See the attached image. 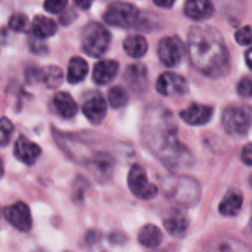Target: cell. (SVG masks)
<instances>
[{
    "label": "cell",
    "mask_w": 252,
    "mask_h": 252,
    "mask_svg": "<svg viewBox=\"0 0 252 252\" xmlns=\"http://www.w3.org/2000/svg\"><path fill=\"white\" fill-rule=\"evenodd\" d=\"M142 137L148 149L169 169H186L192 164L191 152L179 140L174 115L164 106H153L145 112Z\"/></svg>",
    "instance_id": "6da1fadb"
},
{
    "label": "cell",
    "mask_w": 252,
    "mask_h": 252,
    "mask_svg": "<svg viewBox=\"0 0 252 252\" xmlns=\"http://www.w3.org/2000/svg\"><path fill=\"white\" fill-rule=\"evenodd\" d=\"M187 53L203 75L220 79L230 71V53L220 31L212 26H193L189 32Z\"/></svg>",
    "instance_id": "7a4b0ae2"
},
{
    "label": "cell",
    "mask_w": 252,
    "mask_h": 252,
    "mask_svg": "<svg viewBox=\"0 0 252 252\" xmlns=\"http://www.w3.org/2000/svg\"><path fill=\"white\" fill-rule=\"evenodd\" d=\"M165 194L181 206H194L201 198V189L196 180L187 176L169 177L162 184Z\"/></svg>",
    "instance_id": "3957f363"
},
{
    "label": "cell",
    "mask_w": 252,
    "mask_h": 252,
    "mask_svg": "<svg viewBox=\"0 0 252 252\" xmlns=\"http://www.w3.org/2000/svg\"><path fill=\"white\" fill-rule=\"evenodd\" d=\"M111 42V33L103 25L89 22L81 33V47L88 56L97 58L106 51Z\"/></svg>",
    "instance_id": "277c9868"
},
{
    "label": "cell",
    "mask_w": 252,
    "mask_h": 252,
    "mask_svg": "<svg viewBox=\"0 0 252 252\" xmlns=\"http://www.w3.org/2000/svg\"><path fill=\"white\" fill-rule=\"evenodd\" d=\"M221 123L233 137H244L252 127V108L244 105L229 106L224 110Z\"/></svg>",
    "instance_id": "5b68a950"
},
{
    "label": "cell",
    "mask_w": 252,
    "mask_h": 252,
    "mask_svg": "<svg viewBox=\"0 0 252 252\" xmlns=\"http://www.w3.org/2000/svg\"><path fill=\"white\" fill-rule=\"evenodd\" d=\"M138 19H139V11L137 7L126 1L111 2L103 14V20L106 24L122 29H129L134 26Z\"/></svg>",
    "instance_id": "8992f818"
},
{
    "label": "cell",
    "mask_w": 252,
    "mask_h": 252,
    "mask_svg": "<svg viewBox=\"0 0 252 252\" xmlns=\"http://www.w3.org/2000/svg\"><path fill=\"white\" fill-rule=\"evenodd\" d=\"M128 187L135 197L140 199H153L158 194V187L149 182L144 167L135 164L128 174Z\"/></svg>",
    "instance_id": "52a82bcc"
},
{
    "label": "cell",
    "mask_w": 252,
    "mask_h": 252,
    "mask_svg": "<svg viewBox=\"0 0 252 252\" xmlns=\"http://www.w3.org/2000/svg\"><path fill=\"white\" fill-rule=\"evenodd\" d=\"M160 62L167 68H175L182 62L185 56L184 42L177 36L165 37L158 46Z\"/></svg>",
    "instance_id": "ba28073f"
},
{
    "label": "cell",
    "mask_w": 252,
    "mask_h": 252,
    "mask_svg": "<svg viewBox=\"0 0 252 252\" xmlns=\"http://www.w3.org/2000/svg\"><path fill=\"white\" fill-rule=\"evenodd\" d=\"M4 218L16 230L27 233L32 228V217L30 208L24 202H17L12 206L5 207Z\"/></svg>",
    "instance_id": "9c48e42d"
},
{
    "label": "cell",
    "mask_w": 252,
    "mask_h": 252,
    "mask_svg": "<svg viewBox=\"0 0 252 252\" xmlns=\"http://www.w3.org/2000/svg\"><path fill=\"white\" fill-rule=\"evenodd\" d=\"M157 90L166 97L182 96L189 91V83L184 76L166 71V73H162L158 79Z\"/></svg>",
    "instance_id": "30bf717a"
},
{
    "label": "cell",
    "mask_w": 252,
    "mask_h": 252,
    "mask_svg": "<svg viewBox=\"0 0 252 252\" xmlns=\"http://www.w3.org/2000/svg\"><path fill=\"white\" fill-rule=\"evenodd\" d=\"M26 79L29 83L46 84L47 88L56 89L63 81V71L56 65H48L46 68L30 66L26 71Z\"/></svg>",
    "instance_id": "8fae6325"
},
{
    "label": "cell",
    "mask_w": 252,
    "mask_h": 252,
    "mask_svg": "<svg viewBox=\"0 0 252 252\" xmlns=\"http://www.w3.org/2000/svg\"><path fill=\"white\" fill-rule=\"evenodd\" d=\"M164 226L169 235L174 238H181L186 234L189 225V219L186 213L177 208H171L164 214Z\"/></svg>",
    "instance_id": "7c38bea8"
},
{
    "label": "cell",
    "mask_w": 252,
    "mask_h": 252,
    "mask_svg": "<svg viewBox=\"0 0 252 252\" xmlns=\"http://www.w3.org/2000/svg\"><path fill=\"white\" fill-rule=\"evenodd\" d=\"M14 154L25 165H33L41 155V148L25 135H20L15 142Z\"/></svg>",
    "instance_id": "4fadbf2b"
},
{
    "label": "cell",
    "mask_w": 252,
    "mask_h": 252,
    "mask_svg": "<svg viewBox=\"0 0 252 252\" xmlns=\"http://www.w3.org/2000/svg\"><path fill=\"white\" fill-rule=\"evenodd\" d=\"M213 107L201 103H192L189 107L180 112V117L184 122L191 126H203L213 117Z\"/></svg>",
    "instance_id": "5bb4252c"
},
{
    "label": "cell",
    "mask_w": 252,
    "mask_h": 252,
    "mask_svg": "<svg viewBox=\"0 0 252 252\" xmlns=\"http://www.w3.org/2000/svg\"><path fill=\"white\" fill-rule=\"evenodd\" d=\"M123 80L134 93H142L148 85V70L143 64H130L123 74Z\"/></svg>",
    "instance_id": "9a60e30c"
},
{
    "label": "cell",
    "mask_w": 252,
    "mask_h": 252,
    "mask_svg": "<svg viewBox=\"0 0 252 252\" xmlns=\"http://www.w3.org/2000/svg\"><path fill=\"white\" fill-rule=\"evenodd\" d=\"M185 15L193 21H204L211 19L214 12L212 0H186Z\"/></svg>",
    "instance_id": "2e32d148"
},
{
    "label": "cell",
    "mask_w": 252,
    "mask_h": 252,
    "mask_svg": "<svg viewBox=\"0 0 252 252\" xmlns=\"http://www.w3.org/2000/svg\"><path fill=\"white\" fill-rule=\"evenodd\" d=\"M83 113L93 125H100L107 113V103L100 95H95L85 101L83 105Z\"/></svg>",
    "instance_id": "e0dca14e"
},
{
    "label": "cell",
    "mask_w": 252,
    "mask_h": 252,
    "mask_svg": "<svg viewBox=\"0 0 252 252\" xmlns=\"http://www.w3.org/2000/svg\"><path fill=\"white\" fill-rule=\"evenodd\" d=\"M118 69H120V64L112 59H103V61L97 62L94 66L93 80L97 85H107L116 78Z\"/></svg>",
    "instance_id": "ac0fdd59"
},
{
    "label": "cell",
    "mask_w": 252,
    "mask_h": 252,
    "mask_svg": "<svg viewBox=\"0 0 252 252\" xmlns=\"http://www.w3.org/2000/svg\"><path fill=\"white\" fill-rule=\"evenodd\" d=\"M243 193L238 189H233V191L228 192L225 197L221 199L220 204H219V213L224 217L238 216L241 207H243Z\"/></svg>",
    "instance_id": "d6986e66"
},
{
    "label": "cell",
    "mask_w": 252,
    "mask_h": 252,
    "mask_svg": "<svg viewBox=\"0 0 252 252\" xmlns=\"http://www.w3.org/2000/svg\"><path fill=\"white\" fill-rule=\"evenodd\" d=\"M53 103L58 115L61 117L65 118V120L73 118L78 112V105L74 101V98L68 93H64V91L58 93L54 96Z\"/></svg>",
    "instance_id": "ffe728a7"
},
{
    "label": "cell",
    "mask_w": 252,
    "mask_h": 252,
    "mask_svg": "<svg viewBox=\"0 0 252 252\" xmlns=\"http://www.w3.org/2000/svg\"><path fill=\"white\" fill-rule=\"evenodd\" d=\"M32 32L33 36L37 38H48L52 37L57 32V22L51 17L43 16V15H37L32 21Z\"/></svg>",
    "instance_id": "44dd1931"
},
{
    "label": "cell",
    "mask_w": 252,
    "mask_h": 252,
    "mask_svg": "<svg viewBox=\"0 0 252 252\" xmlns=\"http://www.w3.org/2000/svg\"><path fill=\"white\" fill-rule=\"evenodd\" d=\"M162 239L164 236H162L161 230L153 224L144 225L138 234V241L140 243V245L149 249L158 248L162 243Z\"/></svg>",
    "instance_id": "7402d4cb"
},
{
    "label": "cell",
    "mask_w": 252,
    "mask_h": 252,
    "mask_svg": "<svg viewBox=\"0 0 252 252\" xmlns=\"http://www.w3.org/2000/svg\"><path fill=\"white\" fill-rule=\"evenodd\" d=\"M89 73V65L81 57H73L68 64L66 80L70 84H78L86 78Z\"/></svg>",
    "instance_id": "603a6c76"
},
{
    "label": "cell",
    "mask_w": 252,
    "mask_h": 252,
    "mask_svg": "<svg viewBox=\"0 0 252 252\" xmlns=\"http://www.w3.org/2000/svg\"><path fill=\"white\" fill-rule=\"evenodd\" d=\"M90 166L93 169L94 175H95L97 179H107L108 175L112 172L113 169V160L106 153H98L94 157V159L91 160Z\"/></svg>",
    "instance_id": "cb8c5ba5"
},
{
    "label": "cell",
    "mask_w": 252,
    "mask_h": 252,
    "mask_svg": "<svg viewBox=\"0 0 252 252\" xmlns=\"http://www.w3.org/2000/svg\"><path fill=\"white\" fill-rule=\"evenodd\" d=\"M123 49L132 58H142L148 51V43L145 38L139 34L128 36L123 42Z\"/></svg>",
    "instance_id": "d4e9b609"
},
{
    "label": "cell",
    "mask_w": 252,
    "mask_h": 252,
    "mask_svg": "<svg viewBox=\"0 0 252 252\" xmlns=\"http://www.w3.org/2000/svg\"><path fill=\"white\" fill-rule=\"evenodd\" d=\"M107 100L112 108H121L128 102V94L122 86H113L108 90Z\"/></svg>",
    "instance_id": "484cf974"
},
{
    "label": "cell",
    "mask_w": 252,
    "mask_h": 252,
    "mask_svg": "<svg viewBox=\"0 0 252 252\" xmlns=\"http://www.w3.org/2000/svg\"><path fill=\"white\" fill-rule=\"evenodd\" d=\"M9 27L12 31L16 32H26L30 29L29 17L21 12H16L12 15L9 20Z\"/></svg>",
    "instance_id": "4316f807"
},
{
    "label": "cell",
    "mask_w": 252,
    "mask_h": 252,
    "mask_svg": "<svg viewBox=\"0 0 252 252\" xmlns=\"http://www.w3.org/2000/svg\"><path fill=\"white\" fill-rule=\"evenodd\" d=\"M235 41L238 42L240 46H251L252 44V26L251 25L241 27L240 30H238V31H236Z\"/></svg>",
    "instance_id": "83f0119b"
},
{
    "label": "cell",
    "mask_w": 252,
    "mask_h": 252,
    "mask_svg": "<svg viewBox=\"0 0 252 252\" xmlns=\"http://www.w3.org/2000/svg\"><path fill=\"white\" fill-rule=\"evenodd\" d=\"M12 130H14V126H12L11 121L7 120L6 117H2L1 118V123H0V132H1L0 143H1L2 147H5V145L9 143Z\"/></svg>",
    "instance_id": "f1b7e54d"
},
{
    "label": "cell",
    "mask_w": 252,
    "mask_h": 252,
    "mask_svg": "<svg viewBox=\"0 0 252 252\" xmlns=\"http://www.w3.org/2000/svg\"><path fill=\"white\" fill-rule=\"evenodd\" d=\"M66 5H68V0H46L44 9L51 14H59L65 9Z\"/></svg>",
    "instance_id": "f546056e"
},
{
    "label": "cell",
    "mask_w": 252,
    "mask_h": 252,
    "mask_svg": "<svg viewBox=\"0 0 252 252\" xmlns=\"http://www.w3.org/2000/svg\"><path fill=\"white\" fill-rule=\"evenodd\" d=\"M238 93L243 97L252 98V79L244 78L238 84Z\"/></svg>",
    "instance_id": "4dcf8cb0"
},
{
    "label": "cell",
    "mask_w": 252,
    "mask_h": 252,
    "mask_svg": "<svg viewBox=\"0 0 252 252\" xmlns=\"http://www.w3.org/2000/svg\"><path fill=\"white\" fill-rule=\"evenodd\" d=\"M241 159L249 166H252V143H249L243 148L241 152Z\"/></svg>",
    "instance_id": "1f68e13d"
},
{
    "label": "cell",
    "mask_w": 252,
    "mask_h": 252,
    "mask_svg": "<svg viewBox=\"0 0 252 252\" xmlns=\"http://www.w3.org/2000/svg\"><path fill=\"white\" fill-rule=\"evenodd\" d=\"M31 49L36 53H46L47 52V47L43 42H41V38L32 39L31 41Z\"/></svg>",
    "instance_id": "d6a6232c"
},
{
    "label": "cell",
    "mask_w": 252,
    "mask_h": 252,
    "mask_svg": "<svg viewBox=\"0 0 252 252\" xmlns=\"http://www.w3.org/2000/svg\"><path fill=\"white\" fill-rule=\"evenodd\" d=\"M153 1H154V4L158 5V6L164 7V9H170V7L175 4L176 0H153Z\"/></svg>",
    "instance_id": "836d02e7"
},
{
    "label": "cell",
    "mask_w": 252,
    "mask_h": 252,
    "mask_svg": "<svg viewBox=\"0 0 252 252\" xmlns=\"http://www.w3.org/2000/svg\"><path fill=\"white\" fill-rule=\"evenodd\" d=\"M74 2L76 4V6H79L83 10L90 9V6L93 5L94 0H74Z\"/></svg>",
    "instance_id": "e575fe53"
},
{
    "label": "cell",
    "mask_w": 252,
    "mask_h": 252,
    "mask_svg": "<svg viewBox=\"0 0 252 252\" xmlns=\"http://www.w3.org/2000/svg\"><path fill=\"white\" fill-rule=\"evenodd\" d=\"M245 62H246V64H248L249 69H250V70L252 71V47H250V48L246 51Z\"/></svg>",
    "instance_id": "d590c367"
},
{
    "label": "cell",
    "mask_w": 252,
    "mask_h": 252,
    "mask_svg": "<svg viewBox=\"0 0 252 252\" xmlns=\"http://www.w3.org/2000/svg\"><path fill=\"white\" fill-rule=\"evenodd\" d=\"M249 231H250V233L252 234V217L250 219V223H249Z\"/></svg>",
    "instance_id": "8d00e7d4"
}]
</instances>
